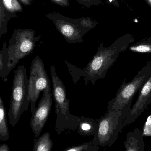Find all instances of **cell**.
Masks as SVG:
<instances>
[{"label":"cell","instance_id":"cell-16","mask_svg":"<svg viewBox=\"0 0 151 151\" xmlns=\"http://www.w3.org/2000/svg\"><path fill=\"white\" fill-rule=\"evenodd\" d=\"M16 13H11L5 9L0 4V38L5 34L7 31V24L13 18H17Z\"/></svg>","mask_w":151,"mask_h":151},{"label":"cell","instance_id":"cell-14","mask_svg":"<svg viewBox=\"0 0 151 151\" xmlns=\"http://www.w3.org/2000/svg\"><path fill=\"white\" fill-rule=\"evenodd\" d=\"M9 131L6 118V111L1 97H0V140L6 142L9 140Z\"/></svg>","mask_w":151,"mask_h":151},{"label":"cell","instance_id":"cell-18","mask_svg":"<svg viewBox=\"0 0 151 151\" xmlns=\"http://www.w3.org/2000/svg\"><path fill=\"white\" fill-rule=\"evenodd\" d=\"M81 30L86 34L91 29L95 28L98 23L89 17H81L75 19Z\"/></svg>","mask_w":151,"mask_h":151},{"label":"cell","instance_id":"cell-29","mask_svg":"<svg viewBox=\"0 0 151 151\" xmlns=\"http://www.w3.org/2000/svg\"><path fill=\"white\" fill-rule=\"evenodd\" d=\"M114 1H115V0H114Z\"/></svg>","mask_w":151,"mask_h":151},{"label":"cell","instance_id":"cell-24","mask_svg":"<svg viewBox=\"0 0 151 151\" xmlns=\"http://www.w3.org/2000/svg\"><path fill=\"white\" fill-rule=\"evenodd\" d=\"M52 3L60 7H69L70 6L69 0H50Z\"/></svg>","mask_w":151,"mask_h":151},{"label":"cell","instance_id":"cell-3","mask_svg":"<svg viewBox=\"0 0 151 151\" xmlns=\"http://www.w3.org/2000/svg\"><path fill=\"white\" fill-rule=\"evenodd\" d=\"M131 100L122 110L106 111L98 121V129L91 142L99 147L109 148L116 142L124 126V121L131 110Z\"/></svg>","mask_w":151,"mask_h":151},{"label":"cell","instance_id":"cell-23","mask_svg":"<svg viewBox=\"0 0 151 151\" xmlns=\"http://www.w3.org/2000/svg\"><path fill=\"white\" fill-rule=\"evenodd\" d=\"M143 135L151 136V115L147 119L144 129Z\"/></svg>","mask_w":151,"mask_h":151},{"label":"cell","instance_id":"cell-11","mask_svg":"<svg viewBox=\"0 0 151 151\" xmlns=\"http://www.w3.org/2000/svg\"><path fill=\"white\" fill-rule=\"evenodd\" d=\"M125 151H144L143 133L138 128L127 134L124 142Z\"/></svg>","mask_w":151,"mask_h":151},{"label":"cell","instance_id":"cell-27","mask_svg":"<svg viewBox=\"0 0 151 151\" xmlns=\"http://www.w3.org/2000/svg\"><path fill=\"white\" fill-rule=\"evenodd\" d=\"M0 151H10L9 146L6 144H3L0 145Z\"/></svg>","mask_w":151,"mask_h":151},{"label":"cell","instance_id":"cell-26","mask_svg":"<svg viewBox=\"0 0 151 151\" xmlns=\"http://www.w3.org/2000/svg\"><path fill=\"white\" fill-rule=\"evenodd\" d=\"M24 5L29 6L31 5L33 0H19Z\"/></svg>","mask_w":151,"mask_h":151},{"label":"cell","instance_id":"cell-5","mask_svg":"<svg viewBox=\"0 0 151 151\" xmlns=\"http://www.w3.org/2000/svg\"><path fill=\"white\" fill-rule=\"evenodd\" d=\"M35 31L32 29L17 28L14 30L7 47L8 75L20 59L33 53L36 42L39 41L41 37L40 35L35 36Z\"/></svg>","mask_w":151,"mask_h":151},{"label":"cell","instance_id":"cell-20","mask_svg":"<svg viewBox=\"0 0 151 151\" xmlns=\"http://www.w3.org/2000/svg\"><path fill=\"white\" fill-rule=\"evenodd\" d=\"M65 63L66 64L68 68V71L72 77V80L75 84L77 83L78 81L81 79L82 76V70L80 68H77L76 66L71 64L65 60Z\"/></svg>","mask_w":151,"mask_h":151},{"label":"cell","instance_id":"cell-28","mask_svg":"<svg viewBox=\"0 0 151 151\" xmlns=\"http://www.w3.org/2000/svg\"><path fill=\"white\" fill-rule=\"evenodd\" d=\"M146 1L149 4V5L151 7V0H146Z\"/></svg>","mask_w":151,"mask_h":151},{"label":"cell","instance_id":"cell-7","mask_svg":"<svg viewBox=\"0 0 151 151\" xmlns=\"http://www.w3.org/2000/svg\"><path fill=\"white\" fill-rule=\"evenodd\" d=\"M51 82L42 59L37 56L32 60L28 79L27 103H31L32 115L36 107L35 104L41 91L51 93Z\"/></svg>","mask_w":151,"mask_h":151},{"label":"cell","instance_id":"cell-8","mask_svg":"<svg viewBox=\"0 0 151 151\" xmlns=\"http://www.w3.org/2000/svg\"><path fill=\"white\" fill-rule=\"evenodd\" d=\"M45 16L53 22L57 30L68 43L73 44L83 42L85 34L81 30L75 19L68 17L56 12H48Z\"/></svg>","mask_w":151,"mask_h":151},{"label":"cell","instance_id":"cell-15","mask_svg":"<svg viewBox=\"0 0 151 151\" xmlns=\"http://www.w3.org/2000/svg\"><path fill=\"white\" fill-rule=\"evenodd\" d=\"M7 47L6 42H4L2 49L0 52V77L4 82L7 81L8 80L9 58Z\"/></svg>","mask_w":151,"mask_h":151},{"label":"cell","instance_id":"cell-2","mask_svg":"<svg viewBox=\"0 0 151 151\" xmlns=\"http://www.w3.org/2000/svg\"><path fill=\"white\" fill-rule=\"evenodd\" d=\"M50 71L57 116L55 130L58 135L66 129L77 131L80 117L73 115L70 112V100L67 99L65 87L57 74L54 65L51 66Z\"/></svg>","mask_w":151,"mask_h":151},{"label":"cell","instance_id":"cell-22","mask_svg":"<svg viewBox=\"0 0 151 151\" xmlns=\"http://www.w3.org/2000/svg\"><path fill=\"white\" fill-rule=\"evenodd\" d=\"M79 4L87 8H90L92 6L100 4L101 0H76Z\"/></svg>","mask_w":151,"mask_h":151},{"label":"cell","instance_id":"cell-1","mask_svg":"<svg viewBox=\"0 0 151 151\" xmlns=\"http://www.w3.org/2000/svg\"><path fill=\"white\" fill-rule=\"evenodd\" d=\"M134 41L132 35L126 34L118 38L110 47H104L103 42L100 43L95 55L82 72L84 84L87 85L90 81L95 85L98 80L105 78L120 53L126 50Z\"/></svg>","mask_w":151,"mask_h":151},{"label":"cell","instance_id":"cell-19","mask_svg":"<svg viewBox=\"0 0 151 151\" xmlns=\"http://www.w3.org/2000/svg\"><path fill=\"white\" fill-rule=\"evenodd\" d=\"M0 4L6 10L11 13H16L23 11V7L18 0H0Z\"/></svg>","mask_w":151,"mask_h":151},{"label":"cell","instance_id":"cell-25","mask_svg":"<svg viewBox=\"0 0 151 151\" xmlns=\"http://www.w3.org/2000/svg\"><path fill=\"white\" fill-rule=\"evenodd\" d=\"M99 149H100L99 146L95 145H93V144L91 143V144L88 147L87 149L85 151H98Z\"/></svg>","mask_w":151,"mask_h":151},{"label":"cell","instance_id":"cell-17","mask_svg":"<svg viewBox=\"0 0 151 151\" xmlns=\"http://www.w3.org/2000/svg\"><path fill=\"white\" fill-rule=\"evenodd\" d=\"M129 49L136 53H151V37L131 45Z\"/></svg>","mask_w":151,"mask_h":151},{"label":"cell","instance_id":"cell-4","mask_svg":"<svg viewBox=\"0 0 151 151\" xmlns=\"http://www.w3.org/2000/svg\"><path fill=\"white\" fill-rule=\"evenodd\" d=\"M12 91L8 110V117L10 123L14 127L24 112L28 110V79L26 68L20 65L14 70Z\"/></svg>","mask_w":151,"mask_h":151},{"label":"cell","instance_id":"cell-6","mask_svg":"<svg viewBox=\"0 0 151 151\" xmlns=\"http://www.w3.org/2000/svg\"><path fill=\"white\" fill-rule=\"evenodd\" d=\"M151 75V62L149 61L130 82L126 83L124 79L116 96L108 103L107 111L122 110L142 90Z\"/></svg>","mask_w":151,"mask_h":151},{"label":"cell","instance_id":"cell-10","mask_svg":"<svg viewBox=\"0 0 151 151\" xmlns=\"http://www.w3.org/2000/svg\"><path fill=\"white\" fill-rule=\"evenodd\" d=\"M151 103V75L141 90L138 99L124 121L123 123L124 127L135 121L147 109Z\"/></svg>","mask_w":151,"mask_h":151},{"label":"cell","instance_id":"cell-21","mask_svg":"<svg viewBox=\"0 0 151 151\" xmlns=\"http://www.w3.org/2000/svg\"><path fill=\"white\" fill-rule=\"evenodd\" d=\"M91 143V141L87 142L82 144L71 146L62 151H85Z\"/></svg>","mask_w":151,"mask_h":151},{"label":"cell","instance_id":"cell-13","mask_svg":"<svg viewBox=\"0 0 151 151\" xmlns=\"http://www.w3.org/2000/svg\"><path fill=\"white\" fill-rule=\"evenodd\" d=\"M53 146L50 134L46 132L38 138H34L33 151H51Z\"/></svg>","mask_w":151,"mask_h":151},{"label":"cell","instance_id":"cell-9","mask_svg":"<svg viewBox=\"0 0 151 151\" xmlns=\"http://www.w3.org/2000/svg\"><path fill=\"white\" fill-rule=\"evenodd\" d=\"M52 97L51 92L48 93L43 91L42 97L31 117L30 126L35 138L39 137L47 122L52 106Z\"/></svg>","mask_w":151,"mask_h":151},{"label":"cell","instance_id":"cell-12","mask_svg":"<svg viewBox=\"0 0 151 151\" xmlns=\"http://www.w3.org/2000/svg\"><path fill=\"white\" fill-rule=\"evenodd\" d=\"M98 129V120L93 119L82 116L80 117L78 133L81 136H94Z\"/></svg>","mask_w":151,"mask_h":151}]
</instances>
